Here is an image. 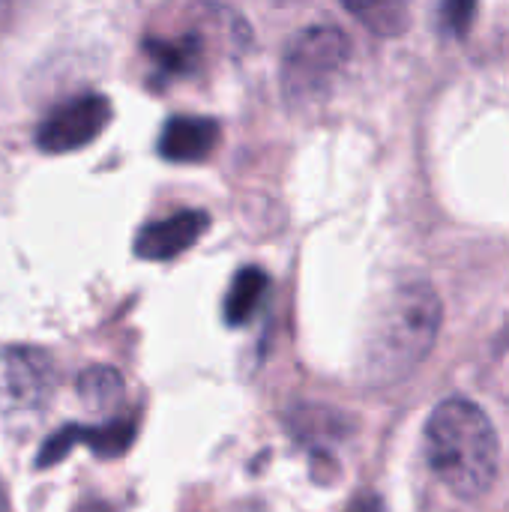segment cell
<instances>
[{"mask_svg": "<svg viewBox=\"0 0 509 512\" xmlns=\"http://www.w3.org/2000/svg\"><path fill=\"white\" fill-rule=\"evenodd\" d=\"M54 387V363L42 348L12 345L0 351V402L15 411L45 405Z\"/></svg>", "mask_w": 509, "mask_h": 512, "instance_id": "6", "label": "cell"}, {"mask_svg": "<svg viewBox=\"0 0 509 512\" xmlns=\"http://www.w3.org/2000/svg\"><path fill=\"white\" fill-rule=\"evenodd\" d=\"M348 15L378 36H399L411 21V0H339Z\"/></svg>", "mask_w": 509, "mask_h": 512, "instance_id": "10", "label": "cell"}, {"mask_svg": "<svg viewBox=\"0 0 509 512\" xmlns=\"http://www.w3.org/2000/svg\"><path fill=\"white\" fill-rule=\"evenodd\" d=\"M75 512H114L108 504H102V501H87V504H81V507H75Z\"/></svg>", "mask_w": 509, "mask_h": 512, "instance_id": "15", "label": "cell"}, {"mask_svg": "<svg viewBox=\"0 0 509 512\" xmlns=\"http://www.w3.org/2000/svg\"><path fill=\"white\" fill-rule=\"evenodd\" d=\"M210 228V216L204 210H180L168 219L150 222L135 237V255L144 261H171L195 246Z\"/></svg>", "mask_w": 509, "mask_h": 512, "instance_id": "7", "label": "cell"}, {"mask_svg": "<svg viewBox=\"0 0 509 512\" xmlns=\"http://www.w3.org/2000/svg\"><path fill=\"white\" fill-rule=\"evenodd\" d=\"M78 396L84 405L105 411L111 405L120 402L123 396V378L111 369V366H93L87 372H81L78 378Z\"/></svg>", "mask_w": 509, "mask_h": 512, "instance_id": "12", "label": "cell"}, {"mask_svg": "<svg viewBox=\"0 0 509 512\" xmlns=\"http://www.w3.org/2000/svg\"><path fill=\"white\" fill-rule=\"evenodd\" d=\"M111 123V102L99 93H81L60 102L36 129L42 153H72L93 144Z\"/></svg>", "mask_w": 509, "mask_h": 512, "instance_id": "5", "label": "cell"}, {"mask_svg": "<svg viewBox=\"0 0 509 512\" xmlns=\"http://www.w3.org/2000/svg\"><path fill=\"white\" fill-rule=\"evenodd\" d=\"M132 438H135V423L132 420H117V423H108L102 429L66 426V429L54 432L45 441V447L36 456V468H51L54 462H60L63 456H69V450L75 444H87L99 456H120V453L129 450Z\"/></svg>", "mask_w": 509, "mask_h": 512, "instance_id": "8", "label": "cell"}, {"mask_svg": "<svg viewBox=\"0 0 509 512\" xmlns=\"http://www.w3.org/2000/svg\"><path fill=\"white\" fill-rule=\"evenodd\" d=\"M348 512H384V504H381V498H378V495L366 492V495L354 498V504L348 507Z\"/></svg>", "mask_w": 509, "mask_h": 512, "instance_id": "14", "label": "cell"}, {"mask_svg": "<svg viewBox=\"0 0 509 512\" xmlns=\"http://www.w3.org/2000/svg\"><path fill=\"white\" fill-rule=\"evenodd\" d=\"M219 144V123L210 117H192V114H177L162 126L159 135V156L168 162H201L207 159Z\"/></svg>", "mask_w": 509, "mask_h": 512, "instance_id": "9", "label": "cell"}, {"mask_svg": "<svg viewBox=\"0 0 509 512\" xmlns=\"http://www.w3.org/2000/svg\"><path fill=\"white\" fill-rule=\"evenodd\" d=\"M351 36L333 24L297 33L282 57V90L294 102H312L327 93L351 60Z\"/></svg>", "mask_w": 509, "mask_h": 512, "instance_id": "4", "label": "cell"}, {"mask_svg": "<svg viewBox=\"0 0 509 512\" xmlns=\"http://www.w3.org/2000/svg\"><path fill=\"white\" fill-rule=\"evenodd\" d=\"M0 512H9V498H6V489L0 483Z\"/></svg>", "mask_w": 509, "mask_h": 512, "instance_id": "16", "label": "cell"}, {"mask_svg": "<svg viewBox=\"0 0 509 512\" xmlns=\"http://www.w3.org/2000/svg\"><path fill=\"white\" fill-rule=\"evenodd\" d=\"M426 456L435 477L462 501H480L498 480L501 441L489 414L462 396L444 399L426 423Z\"/></svg>", "mask_w": 509, "mask_h": 512, "instance_id": "1", "label": "cell"}, {"mask_svg": "<svg viewBox=\"0 0 509 512\" xmlns=\"http://www.w3.org/2000/svg\"><path fill=\"white\" fill-rule=\"evenodd\" d=\"M192 24L168 33H153L144 39V51L150 63L171 78H186L201 72L210 57L222 51H237L246 45L249 30L243 18L225 12L222 6H195L192 9Z\"/></svg>", "mask_w": 509, "mask_h": 512, "instance_id": "3", "label": "cell"}, {"mask_svg": "<svg viewBox=\"0 0 509 512\" xmlns=\"http://www.w3.org/2000/svg\"><path fill=\"white\" fill-rule=\"evenodd\" d=\"M441 321L444 309L432 285L411 282L393 291L366 336V381L375 387H390L417 372L438 342Z\"/></svg>", "mask_w": 509, "mask_h": 512, "instance_id": "2", "label": "cell"}, {"mask_svg": "<svg viewBox=\"0 0 509 512\" xmlns=\"http://www.w3.org/2000/svg\"><path fill=\"white\" fill-rule=\"evenodd\" d=\"M477 15V0H444V24L450 33L465 36L474 24Z\"/></svg>", "mask_w": 509, "mask_h": 512, "instance_id": "13", "label": "cell"}, {"mask_svg": "<svg viewBox=\"0 0 509 512\" xmlns=\"http://www.w3.org/2000/svg\"><path fill=\"white\" fill-rule=\"evenodd\" d=\"M267 291V276L258 267H246L234 276L228 297H225V321L231 327H240L252 318V312L258 309L261 297Z\"/></svg>", "mask_w": 509, "mask_h": 512, "instance_id": "11", "label": "cell"}]
</instances>
